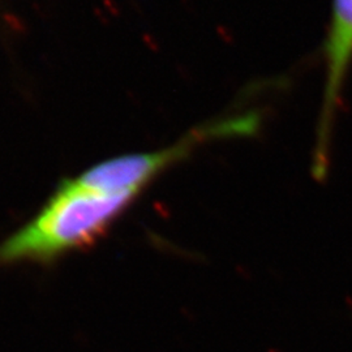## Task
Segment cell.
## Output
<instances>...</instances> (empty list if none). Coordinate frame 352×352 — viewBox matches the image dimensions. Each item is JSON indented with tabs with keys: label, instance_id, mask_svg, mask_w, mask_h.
Here are the masks:
<instances>
[{
	"label": "cell",
	"instance_id": "obj_1",
	"mask_svg": "<svg viewBox=\"0 0 352 352\" xmlns=\"http://www.w3.org/2000/svg\"><path fill=\"white\" fill-rule=\"evenodd\" d=\"M138 196L107 195L63 183L33 219L0 243V266L51 264L96 245Z\"/></svg>",
	"mask_w": 352,
	"mask_h": 352
},
{
	"label": "cell",
	"instance_id": "obj_2",
	"mask_svg": "<svg viewBox=\"0 0 352 352\" xmlns=\"http://www.w3.org/2000/svg\"><path fill=\"white\" fill-rule=\"evenodd\" d=\"M324 59L325 84L316 126L314 154V173L320 180L327 176L340 101L352 68V0H331Z\"/></svg>",
	"mask_w": 352,
	"mask_h": 352
}]
</instances>
